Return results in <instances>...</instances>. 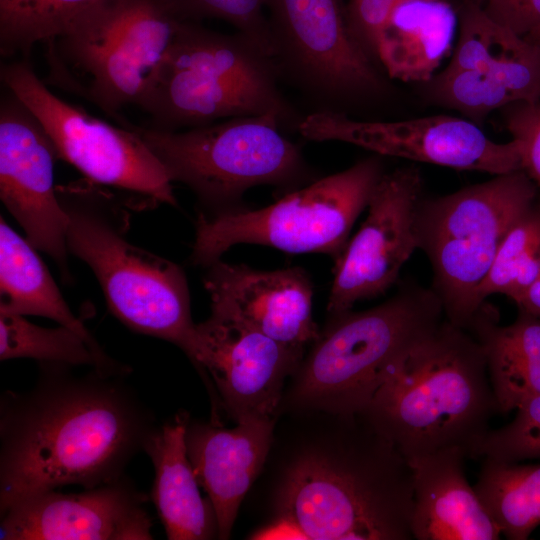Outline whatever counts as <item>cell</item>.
Here are the masks:
<instances>
[{
  "label": "cell",
  "mask_w": 540,
  "mask_h": 540,
  "mask_svg": "<svg viewBox=\"0 0 540 540\" xmlns=\"http://www.w3.org/2000/svg\"><path fill=\"white\" fill-rule=\"evenodd\" d=\"M540 276V206L535 205L508 231L479 287L481 302L502 294L513 301Z\"/></svg>",
  "instance_id": "29"
},
{
  "label": "cell",
  "mask_w": 540,
  "mask_h": 540,
  "mask_svg": "<svg viewBox=\"0 0 540 540\" xmlns=\"http://www.w3.org/2000/svg\"><path fill=\"white\" fill-rule=\"evenodd\" d=\"M206 268L204 286L211 313L301 352L318 338L312 316L313 284L304 269L265 271L221 259Z\"/></svg>",
  "instance_id": "18"
},
{
  "label": "cell",
  "mask_w": 540,
  "mask_h": 540,
  "mask_svg": "<svg viewBox=\"0 0 540 540\" xmlns=\"http://www.w3.org/2000/svg\"><path fill=\"white\" fill-rule=\"evenodd\" d=\"M57 159L41 123L6 89L0 102V198L28 242L49 255L70 283L68 216L54 186Z\"/></svg>",
  "instance_id": "15"
},
{
  "label": "cell",
  "mask_w": 540,
  "mask_h": 540,
  "mask_svg": "<svg viewBox=\"0 0 540 540\" xmlns=\"http://www.w3.org/2000/svg\"><path fill=\"white\" fill-rule=\"evenodd\" d=\"M428 83L431 98L479 122L516 103L540 101V45L523 36L473 70L445 71Z\"/></svg>",
  "instance_id": "22"
},
{
  "label": "cell",
  "mask_w": 540,
  "mask_h": 540,
  "mask_svg": "<svg viewBox=\"0 0 540 540\" xmlns=\"http://www.w3.org/2000/svg\"><path fill=\"white\" fill-rule=\"evenodd\" d=\"M38 366L30 389L0 399V514L41 492L122 478L158 426L126 376Z\"/></svg>",
  "instance_id": "1"
},
{
  "label": "cell",
  "mask_w": 540,
  "mask_h": 540,
  "mask_svg": "<svg viewBox=\"0 0 540 540\" xmlns=\"http://www.w3.org/2000/svg\"><path fill=\"white\" fill-rule=\"evenodd\" d=\"M0 76L5 88L41 123L59 159L86 180L138 198L144 206H177L166 169L125 120L117 127L59 98L26 59L2 65Z\"/></svg>",
  "instance_id": "11"
},
{
  "label": "cell",
  "mask_w": 540,
  "mask_h": 540,
  "mask_svg": "<svg viewBox=\"0 0 540 540\" xmlns=\"http://www.w3.org/2000/svg\"><path fill=\"white\" fill-rule=\"evenodd\" d=\"M396 3L399 2V1H416V0H395Z\"/></svg>",
  "instance_id": "36"
},
{
  "label": "cell",
  "mask_w": 540,
  "mask_h": 540,
  "mask_svg": "<svg viewBox=\"0 0 540 540\" xmlns=\"http://www.w3.org/2000/svg\"><path fill=\"white\" fill-rule=\"evenodd\" d=\"M349 28L367 53L375 59V49L395 0H344Z\"/></svg>",
  "instance_id": "33"
},
{
  "label": "cell",
  "mask_w": 540,
  "mask_h": 540,
  "mask_svg": "<svg viewBox=\"0 0 540 540\" xmlns=\"http://www.w3.org/2000/svg\"><path fill=\"white\" fill-rule=\"evenodd\" d=\"M147 501L125 476L79 493L41 492L0 514V539L151 540Z\"/></svg>",
  "instance_id": "17"
},
{
  "label": "cell",
  "mask_w": 540,
  "mask_h": 540,
  "mask_svg": "<svg viewBox=\"0 0 540 540\" xmlns=\"http://www.w3.org/2000/svg\"><path fill=\"white\" fill-rule=\"evenodd\" d=\"M443 315L432 288L414 282L370 309L331 315L293 373L291 402L330 415L361 413L387 364Z\"/></svg>",
  "instance_id": "7"
},
{
  "label": "cell",
  "mask_w": 540,
  "mask_h": 540,
  "mask_svg": "<svg viewBox=\"0 0 540 540\" xmlns=\"http://www.w3.org/2000/svg\"><path fill=\"white\" fill-rule=\"evenodd\" d=\"M457 17L444 0L399 1L379 36L375 59L391 79L426 82L451 52Z\"/></svg>",
  "instance_id": "23"
},
{
  "label": "cell",
  "mask_w": 540,
  "mask_h": 540,
  "mask_svg": "<svg viewBox=\"0 0 540 540\" xmlns=\"http://www.w3.org/2000/svg\"><path fill=\"white\" fill-rule=\"evenodd\" d=\"M180 21L212 18L232 25L273 58L266 0H163Z\"/></svg>",
  "instance_id": "30"
},
{
  "label": "cell",
  "mask_w": 540,
  "mask_h": 540,
  "mask_svg": "<svg viewBox=\"0 0 540 540\" xmlns=\"http://www.w3.org/2000/svg\"><path fill=\"white\" fill-rule=\"evenodd\" d=\"M273 423L253 419L232 429L212 423L187 426L188 457L214 508L220 539L230 537L239 506L266 460Z\"/></svg>",
  "instance_id": "19"
},
{
  "label": "cell",
  "mask_w": 540,
  "mask_h": 540,
  "mask_svg": "<svg viewBox=\"0 0 540 540\" xmlns=\"http://www.w3.org/2000/svg\"><path fill=\"white\" fill-rule=\"evenodd\" d=\"M19 358L38 363L88 366L111 375L127 376L132 371L129 366L115 367L104 362L79 334L68 327H41L22 315L0 313V360Z\"/></svg>",
  "instance_id": "27"
},
{
  "label": "cell",
  "mask_w": 540,
  "mask_h": 540,
  "mask_svg": "<svg viewBox=\"0 0 540 540\" xmlns=\"http://www.w3.org/2000/svg\"><path fill=\"white\" fill-rule=\"evenodd\" d=\"M384 173L380 157H369L260 209L199 213L190 261L208 267L231 247L245 243L294 254L322 253L336 262Z\"/></svg>",
  "instance_id": "10"
},
{
  "label": "cell",
  "mask_w": 540,
  "mask_h": 540,
  "mask_svg": "<svg viewBox=\"0 0 540 540\" xmlns=\"http://www.w3.org/2000/svg\"><path fill=\"white\" fill-rule=\"evenodd\" d=\"M474 488L506 539L526 540L540 525V465L483 458Z\"/></svg>",
  "instance_id": "26"
},
{
  "label": "cell",
  "mask_w": 540,
  "mask_h": 540,
  "mask_svg": "<svg viewBox=\"0 0 540 540\" xmlns=\"http://www.w3.org/2000/svg\"><path fill=\"white\" fill-rule=\"evenodd\" d=\"M297 132L306 140L339 141L392 156L438 166L501 175L523 170L518 142L487 137L472 121L436 115L403 121H360L343 112L315 110Z\"/></svg>",
  "instance_id": "13"
},
{
  "label": "cell",
  "mask_w": 540,
  "mask_h": 540,
  "mask_svg": "<svg viewBox=\"0 0 540 540\" xmlns=\"http://www.w3.org/2000/svg\"><path fill=\"white\" fill-rule=\"evenodd\" d=\"M423 179L414 165L385 172L368 203L367 216L335 262L327 311L333 315L384 295L418 249L416 215Z\"/></svg>",
  "instance_id": "14"
},
{
  "label": "cell",
  "mask_w": 540,
  "mask_h": 540,
  "mask_svg": "<svg viewBox=\"0 0 540 540\" xmlns=\"http://www.w3.org/2000/svg\"><path fill=\"white\" fill-rule=\"evenodd\" d=\"M266 14L281 79L318 110L383 92L373 58L349 28L344 0H266Z\"/></svg>",
  "instance_id": "12"
},
{
  "label": "cell",
  "mask_w": 540,
  "mask_h": 540,
  "mask_svg": "<svg viewBox=\"0 0 540 540\" xmlns=\"http://www.w3.org/2000/svg\"><path fill=\"white\" fill-rule=\"evenodd\" d=\"M514 302L519 311L540 318V276Z\"/></svg>",
  "instance_id": "35"
},
{
  "label": "cell",
  "mask_w": 540,
  "mask_h": 540,
  "mask_svg": "<svg viewBox=\"0 0 540 540\" xmlns=\"http://www.w3.org/2000/svg\"><path fill=\"white\" fill-rule=\"evenodd\" d=\"M196 331L192 362L210 375L229 416L237 423L273 420L285 379L303 352L215 313L196 324Z\"/></svg>",
  "instance_id": "16"
},
{
  "label": "cell",
  "mask_w": 540,
  "mask_h": 540,
  "mask_svg": "<svg viewBox=\"0 0 540 540\" xmlns=\"http://www.w3.org/2000/svg\"><path fill=\"white\" fill-rule=\"evenodd\" d=\"M498 321L495 308L485 303L466 330L484 349L498 412L507 414L540 395V318L519 311L509 325Z\"/></svg>",
  "instance_id": "24"
},
{
  "label": "cell",
  "mask_w": 540,
  "mask_h": 540,
  "mask_svg": "<svg viewBox=\"0 0 540 540\" xmlns=\"http://www.w3.org/2000/svg\"><path fill=\"white\" fill-rule=\"evenodd\" d=\"M484 10L496 22L520 36L540 26V0H484Z\"/></svg>",
  "instance_id": "34"
},
{
  "label": "cell",
  "mask_w": 540,
  "mask_h": 540,
  "mask_svg": "<svg viewBox=\"0 0 540 540\" xmlns=\"http://www.w3.org/2000/svg\"><path fill=\"white\" fill-rule=\"evenodd\" d=\"M474 1L478 2L479 0H474Z\"/></svg>",
  "instance_id": "38"
},
{
  "label": "cell",
  "mask_w": 540,
  "mask_h": 540,
  "mask_svg": "<svg viewBox=\"0 0 540 540\" xmlns=\"http://www.w3.org/2000/svg\"><path fill=\"white\" fill-rule=\"evenodd\" d=\"M466 453L457 447L409 461L414 476L411 521L416 540H498L501 529L464 473Z\"/></svg>",
  "instance_id": "20"
},
{
  "label": "cell",
  "mask_w": 540,
  "mask_h": 540,
  "mask_svg": "<svg viewBox=\"0 0 540 540\" xmlns=\"http://www.w3.org/2000/svg\"><path fill=\"white\" fill-rule=\"evenodd\" d=\"M129 125L171 181L196 195L201 214L241 207L243 194L258 185L298 188L310 179L299 147L272 115L234 117L179 131Z\"/></svg>",
  "instance_id": "9"
},
{
  "label": "cell",
  "mask_w": 540,
  "mask_h": 540,
  "mask_svg": "<svg viewBox=\"0 0 540 540\" xmlns=\"http://www.w3.org/2000/svg\"><path fill=\"white\" fill-rule=\"evenodd\" d=\"M274 59L239 32L180 21L172 45L138 107L150 127L179 131L241 116L272 115L297 132L302 115L279 88Z\"/></svg>",
  "instance_id": "5"
},
{
  "label": "cell",
  "mask_w": 540,
  "mask_h": 540,
  "mask_svg": "<svg viewBox=\"0 0 540 540\" xmlns=\"http://www.w3.org/2000/svg\"><path fill=\"white\" fill-rule=\"evenodd\" d=\"M27 239L0 218V313L37 315L54 320L79 334L104 362L126 365L110 357L63 298Z\"/></svg>",
  "instance_id": "25"
},
{
  "label": "cell",
  "mask_w": 540,
  "mask_h": 540,
  "mask_svg": "<svg viewBox=\"0 0 540 540\" xmlns=\"http://www.w3.org/2000/svg\"><path fill=\"white\" fill-rule=\"evenodd\" d=\"M179 22L163 0H101L43 43L48 80L121 122L119 111L145 97Z\"/></svg>",
  "instance_id": "6"
},
{
  "label": "cell",
  "mask_w": 540,
  "mask_h": 540,
  "mask_svg": "<svg viewBox=\"0 0 540 540\" xmlns=\"http://www.w3.org/2000/svg\"><path fill=\"white\" fill-rule=\"evenodd\" d=\"M535 182L515 171L436 198L416 215L418 249L432 269V290L445 319L467 329L486 302L479 287L511 227L533 206Z\"/></svg>",
  "instance_id": "8"
},
{
  "label": "cell",
  "mask_w": 540,
  "mask_h": 540,
  "mask_svg": "<svg viewBox=\"0 0 540 540\" xmlns=\"http://www.w3.org/2000/svg\"><path fill=\"white\" fill-rule=\"evenodd\" d=\"M506 108L505 125L520 146L523 171L540 187V101Z\"/></svg>",
  "instance_id": "32"
},
{
  "label": "cell",
  "mask_w": 540,
  "mask_h": 540,
  "mask_svg": "<svg viewBox=\"0 0 540 540\" xmlns=\"http://www.w3.org/2000/svg\"><path fill=\"white\" fill-rule=\"evenodd\" d=\"M86 180L57 187L68 216L67 248L94 273L110 312L131 330L179 347L192 361L197 344L183 269L133 245L128 213Z\"/></svg>",
  "instance_id": "4"
},
{
  "label": "cell",
  "mask_w": 540,
  "mask_h": 540,
  "mask_svg": "<svg viewBox=\"0 0 540 540\" xmlns=\"http://www.w3.org/2000/svg\"><path fill=\"white\" fill-rule=\"evenodd\" d=\"M496 413L482 345L442 319L387 364L358 415L410 461L451 447L472 458Z\"/></svg>",
  "instance_id": "3"
},
{
  "label": "cell",
  "mask_w": 540,
  "mask_h": 540,
  "mask_svg": "<svg viewBox=\"0 0 540 540\" xmlns=\"http://www.w3.org/2000/svg\"><path fill=\"white\" fill-rule=\"evenodd\" d=\"M483 0H479V2H482Z\"/></svg>",
  "instance_id": "37"
},
{
  "label": "cell",
  "mask_w": 540,
  "mask_h": 540,
  "mask_svg": "<svg viewBox=\"0 0 540 540\" xmlns=\"http://www.w3.org/2000/svg\"><path fill=\"white\" fill-rule=\"evenodd\" d=\"M327 448L307 449L279 492L276 531L310 540H411L413 469L360 415L340 416Z\"/></svg>",
  "instance_id": "2"
},
{
  "label": "cell",
  "mask_w": 540,
  "mask_h": 540,
  "mask_svg": "<svg viewBox=\"0 0 540 540\" xmlns=\"http://www.w3.org/2000/svg\"><path fill=\"white\" fill-rule=\"evenodd\" d=\"M189 415L179 411L158 425L144 451L154 467L151 499L169 540H205L218 536V523L209 498L204 499L188 457Z\"/></svg>",
  "instance_id": "21"
},
{
  "label": "cell",
  "mask_w": 540,
  "mask_h": 540,
  "mask_svg": "<svg viewBox=\"0 0 540 540\" xmlns=\"http://www.w3.org/2000/svg\"><path fill=\"white\" fill-rule=\"evenodd\" d=\"M101 0H0V52L26 59L33 46L60 33Z\"/></svg>",
  "instance_id": "28"
},
{
  "label": "cell",
  "mask_w": 540,
  "mask_h": 540,
  "mask_svg": "<svg viewBox=\"0 0 540 540\" xmlns=\"http://www.w3.org/2000/svg\"><path fill=\"white\" fill-rule=\"evenodd\" d=\"M472 458L506 463L540 459V395L522 402L510 423L490 429L475 446Z\"/></svg>",
  "instance_id": "31"
}]
</instances>
